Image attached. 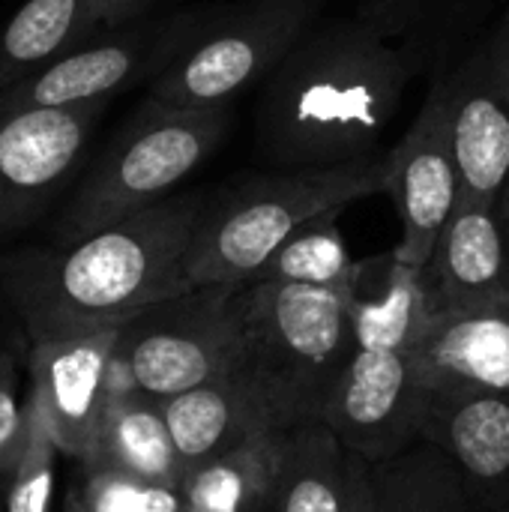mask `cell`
Listing matches in <instances>:
<instances>
[{"instance_id":"cell-1","label":"cell","mask_w":509,"mask_h":512,"mask_svg":"<svg viewBox=\"0 0 509 512\" xmlns=\"http://www.w3.org/2000/svg\"><path fill=\"white\" fill-rule=\"evenodd\" d=\"M420 63L357 12L318 18L255 102V147L273 168H330L384 153Z\"/></svg>"},{"instance_id":"cell-2","label":"cell","mask_w":509,"mask_h":512,"mask_svg":"<svg viewBox=\"0 0 509 512\" xmlns=\"http://www.w3.org/2000/svg\"><path fill=\"white\" fill-rule=\"evenodd\" d=\"M207 192H174L90 237L27 249L0 264V285L30 342L123 327L189 291L186 252Z\"/></svg>"},{"instance_id":"cell-3","label":"cell","mask_w":509,"mask_h":512,"mask_svg":"<svg viewBox=\"0 0 509 512\" xmlns=\"http://www.w3.org/2000/svg\"><path fill=\"white\" fill-rule=\"evenodd\" d=\"M357 282L360 276L330 288L240 285V360L234 378L258 399L276 429L324 423L327 402L357 342Z\"/></svg>"},{"instance_id":"cell-4","label":"cell","mask_w":509,"mask_h":512,"mask_svg":"<svg viewBox=\"0 0 509 512\" xmlns=\"http://www.w3.org/2000/svg\"><path fill=\"white\" fill-rule=\"evenodd\" d=\"M387 189V150L330 168H276L207 198L186 252L189 288L246 285L309 219Z\"/></svg>"},{"instance_id":"cell-5","label":"cell","mask_w":509,"mask_h":512,"mask_svg":"<svg viewBox=\"0 0 509 512\" xmlns=\"http://www.w3.org/2000/svg\"><path fill=\"white\" fill-rule=\"evenodd\" d=\"M228 129L231 105L168 108L144 99L78 183L54 240L75 243L174 195L222 147Z\"/></svg>"},{"instance_id":"cell-6","label":"cell","mask_w":509,"mask_h":512,"mask_svg":"<svg viewBox=\"0 0 509 512\" xmlns=\"http://www.w3.org/2000/svg\"><path fill=\"white\" fill-rule=\"evenodd\" d=\"M330 0H234L198 9L195 30L150 81L147 99L168 108H225L261 87Z\"/></svg>"},{"instance_id":"cell-7","label":"cell","mask_w":509,"mask_h":512,"mask_svg":"<svg viewBox=\"0 0 509 512\" xmlns=\"http://www.w3.org/2000/svg\"><path fill=\"white\" fill-rule=\"evenodd\" d=\"M240 285L189 288L141 309L120 327L114 366L129 387L171 399L231 378L240 360Z\"/></svg>"},{"instance_id":"cell-8","label":"cell","mask_w":509,"mask_h":512,"mask_svg":"<svg viewBox=\"0 0 509 512\" xmlns=\"http://www.w3.org/2000/svg\"><path fill=\"white\" fill-rule=\"evenodd\" d=\"M432 402L417 348L354 342V354L327 402L324 426L345 450L375 465L423 441Z\"/></svg>"},{"instance_id":"cell-9","label":"cell","mask_w":509,"mask_h":512,"mask_svg":"<svg viewBox=\"0 0 509 512\" xmlns=\"http://www.w3.org/2000/svg\"><path fill=\"white\" fill-rule=\"evenodd\" d=\"M432 78L444 90L462 201H495L509 180V12Z\"/></svg>"},{"instance_id":"cell-10","label":"cell","mask_w":509,"mask_h":512,"mask_svg":"<svg viewBox=\"0 0 509 512\" xmlns=\"http://www.w3.org/2000/svg\"><path fill=\"white\" fill-rule=\"evenodd\" d=\"M195 21L198 9H183L114 30L99 42H84L45 69L33 72L30 78L6 87L0 93V105L69 108L111 99L114 93L147 78L153 81L183 48V42L195 30Z\"/></svg>"},{"instance_id":"cell-11","label":"cell","mask_w":509,"mask_h":512,"mask_svg":"<svg viewBox=\"0 0 509 512\" xmlns=\"http://www.w3.org/2000/svg\"><path fill=\"white\" fill-rule=\"evenodd\" d=\"M108 99L69 108L0 105V243L33 225L78 168Z\"/></svg>"},{"instance_id":"cell-12","label":"cell","mask_w":509,"mask_h":512,"mask_svg":"<svg viewBox=\"0 0 509 512\" xmlns=\"http://www.w3.org/2000/svg\"><path fill=\"white\" fill-rule=\"evenodd\" d=\"M384 192L393 198L402 225V240L393 249V258L423 270L441 231L462 204V174L444 108V90L435 78L417 117L387 150Z\"/></svg>"},{"instance_id":"cell-13","label":"cell","mask_w":509,"mask_h":512,"mask_svg":"<svg viewBox=\"0 0 509 512\" xmlns=\"http://www.w3.org/2000/svg\"><path fill=\"white\" fill-rule=\"evenodd\" d=\"M120 327L30 342V399H36L57 450L84 462L93 450L114 387Z\"/></svg>"},{"instance_id":"cell-14","label":"cell","mask_w":509,"mask_h":512,"mask_svg":"<svg viewBox=\"0 0 509 512\" xmlns=\"http://www.w3.org/2000/svg\"><path fill=\"white\" fill-rule=\"evenodd\" d=\"M423 441L459 471L483 512H509V390L432 387Z\"/></svg>"},{"instance_id":"cell-15","label":"cell","mask_w":509,"mask_h":512,"mask_svg":"<svg viewBox=\"0 0 509 512\" xmlns=\"http://www.w3.org/2000/svg\"><path fill=\"white\" fill-rule=\"evenodd\" d=\"M509 225L495 201H462L441 231L423 276L435 312L507 297Z\"/></svg>"},{"instance_id":"cell-16","label":"cell","mask_w":509,"mask_h":512,"mask_svg":"<svg viewBox=\"0 0 509 512\" xmlns=\"http://www.w3.org/2000/svg\"><path fill=\"white\" fill-rule=\"evenodd\" d=\"M417 363L429 387L509 390V294L486 306L435 312Z\"/></svg>"},{"instance_id":"cell-17","label":"cell","mask_w":509,"mask_h":512,"mask_svg":"<svg viewBox=\"0 0 509 512\" xmlns=\"http://www.w3.org/2000/svg\"><path fill=\"white\" fill-rule=\"evenodd\" d=\"M84 471H114L144 483L180 486L183 462L171 441L162 402L129 387L123 372L114 366V387L102 414L90 456L81 462Z\"/></svg>"},{"instance_id":"cell-18","label":"cell","mask_w":509,"mask_h":512,"mask_svg":"<svg viewBox=\"0 0 509 512\" xmlns=\"http://www.w3.org/2000/svg\"><path fill=\"white\" fill-rule=\"evenodd\" d=\"M498 0H354L369 27L408 51L423 72H444L480 33Z\"/></svg>"},{"instance_id":"cell-19","label":"cell","mask_w":509,"mask_h":512,"mask_svg":"<svg viewBox=\"0 0 509 512\" xmlns=\"http://www.w3.org/2000/svg\"><path fill=\"white\" fill-rule=\"evenodd\" d=\"M162 414L186 471L237 450L264 429H276L234 375L162 399Z\"/></svg>"},{"instance_id":"cell-20","label":"cell","mask_w":509,"mask_h":512,"mask_svg":"<svg viewBox=\"0 0 509 512\" xmlns=\"http://www.w3.org/2000/svg\"><path fill=\"white\" fill-rule=\"evenodd\" d=\"M369 477V462L342 447L324 426L288 432L285 459L270 512H351Z\"/></svg>"},{"instance_id":"cell-21","label":"cell","mask_w":509,"mask_h":512,"mask_svg":"<svg viewBox=\"0 0 509 512\" xmlns=\"http://www.w3.org/2000/svg\"><path fill=\"white\" fill-rule=\"evenodd\" d=\"M291 429H264L183 474V512H270Z\"/></svg>"},{"instance_id":"cell-22","label":"cell","mask_w":509,"mask_h":512,"mask_svg":"<svg viewBox=\"0 0 509 512\" xmlns=\"http://www.w3.org/2000/svg\"><path fill=\"white\" fill-rule=\"evenodd\" d=\"M99 30L90 0H24L0 30V93Z\"/></svg>"},{"instance_id":"cell-23","label":"cell","mask_w":509,"mask_h":512,"mask_svg":"<svg viewBox=\"0 0 509 512\" xmlns=\"http://www.w3.org/2000/svg\"><path fill=\"white\" fill-rule=\"evenodd\" d=\"M375 512H474L456 465L429 441L369 465Z\"/></svg>"},{"instance_id":"cell-24","label":"cell","mask_w":509,"mask_h":512,"mask_svg":"<svg viewBox=\"0 0 509 512\" xmlns=\"http://www.w3.org/2000/svg\"><path fill=\"white\" fill-rule=\"evenodd\" d=\"M339 213L330 210L300 225L261 267L252 282H288V285H345L360 276L363 261H354L339 228Z\"/></svg>"},{"instance_id":"cell-25","label":"cell","mask_w":509,"mask_h":512,"mask_svg":"<svg viewBox=\"0 0 509 512\" xmlns=\"http://www.w3.org/2000/svg\"><path fill=\"white\" fill-rule=\"evenodd\" d=\"M27 438L21 447V456L9 474L6 489V512H51L54 495V462H57V444L45 426V417L36 405V399H27Z\"/></svg>"},{"instance_id":"cell-26","label":"cell","mask_w":509,"mask_h":512,"mask_svg":"<svg viewBox=\"0 0 509 512\" xmlns=\"http://www.w3.org/2000/svg\"><path fill=\"white\" fill-rule=\"evenodd\" d=\"M87 483L78 489L87 512H183L180 486L144 483L114 471H84Z\"/></svg>"},{"instance_id":"cell-27","label":"cell","mask_w":509,"mask_h":512,"mask_svg":"<svg viewBox=\"0 0 509 512\" xmlns=\"http://www.w3.org/2000/svg\"><path fill=\"white\" fill-rule=\"evenodd\" d=\"M27 438V414L18 408V375L9 351H0V477L12 474Z\"/></svg>"},{"instance_id":"cell-28","label":"cell","mask_w":509,"mask_h":512,"mask_svg":"<svg viewBox=\"0 0 509 512\" xmlns=\"http://www.w3.org/2000/svg\"><path fill=\"white\" fill-rule=\"evenodd\" d=\"M90 3H93L99 27H120V24H129L138 15H144L159 0H90Z\"/></svg>"},{"instance_id":"cell-29","label":"cell","mask_w":509,"mask_h":512,"mask_svg":"<svg viewBox=\"0 0 509 512\" xmlns=\"http://www.w3.org/2000/svg\"><path fill=\"white\" fill-rule=\"evenodd\" d=\"M351 512H375L372 510V483H369V477H366V483H363V489H360Z\"/></svg>"},{"instance_id":"cell-30","label":"cell","mask_w":509,"mask_h":512,"mask_svg":"<svg viewBox=\"0 0 509 512\" xmlns=\"http://www.w3.org/2000/svg\"><path fill=\"white\" fill-rule=\"evenodd\" d=\"M63 512H87L84 510V504H81V495H78V492H69V495H66Z\"/></svg>"},{"instance_id":"cell-31","label":"cell","mask_w":509,"mask_h":512,"mask_svg":"<svg viewBox=\"0 0 509 512\" xmlns=\"http://www.w3.org/2000/svg\"><path fill=\"white\" fill-rule=\"evenodd\" d=\"M498 207H501V213H504V219H507V225H509V180L504 183L501 195H498Z\"/></svg>"},{"instance_id":"cell-32","label":"cell","mask_w":509,"mask_h":512,"mask_svg":"<svg viewBox=\"0 0 509 512\" xmlns=\"http://www.w3.org/2000/svg\"><path fill=\"white\" fill-rule=\"evenodd\" d=\"M0 512H6V504H0Z\"/></svg>"},{"instance_id":"cell-33","label":"cell","mask_w":509,"mask_h":512,"mask_svg":"<svg viewBox=\"0 0 509 512\" xmlns=\"http://www.w3.org/2000/svg\"><path fill=\"white\" fill-rule=\"evenodd\" d=\"M507 294H509V270H507Z\"/></svg>"},{"instance_id":"cell-34","label":"cell","mask_w":509,"mask_h":512,"mask_svg":"<svg viewBox=\"0 0 509 512\" xmlns=\"http://www.w3.org/2000/svg\"><path fill=\"white\" fill-rule=\"evenodd\" d=\"M474 507H477V504H474ZM474 512H483V510H474Z\"/></svg>"}]
</instances>
